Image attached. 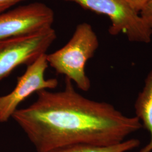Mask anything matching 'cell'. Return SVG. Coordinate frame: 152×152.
Segmentation results:
<instances>
[{
    "label": "cell",
    "mask_w": 152,
    "mask_h": 152,
    "mask_svg": "<svg viewBox=\"0 0 152 152\" xmlns=\"http://www.w3.org/2000/svg\"><path fill=\"white\" fill-rule=\"evenodd\" d=\"M56 38L53 27L0 41V80L16 67L29 65L46 51Z\"/></svg>",
    "instance_id": "4"
},
{
    "label": "cell",
    "mask_w": 152,
    "mask_h": 152,
    "mask_svg": "<svg viewBox=\"0 0 152 152\" xmlns=\"http://www.w3.org/2000/svg\"><path fill=\"white\" fill-rule=\"evenodd\" d=\"M75 2L85 9L105 15L111 22L109 32L123 33L131 42L148 44L152 32L127 0H63Z\"/></svg>",
    "instance_id": "3"
},
{
    "label": "cell",
    "mask_w": 152,
    "mask_h": 152,
    "mask_svg": "<svg viewBox=\"0 0 152 152\" xmlns=\"http://www.w3.org/2000/svg\"><path fill=\"white\" fill-rule=\"evenodd\" d=\"M37 95L33 103L16 110L12 118L37 152L77 144L112 146L142 127L136 116L125 115L111 104L83 96L66 78L63 90H44Z\"/></svg>",
    "instance_id": "1"
},
{
    "label": "cell",
    "mask_w": 152,
    "mask_h": 152,
    "mask_svg": "<svg viewBox=\"0 0 152 152\" xmlns=\"http://www.w3.org/2000/svg\"><path fill=\"white\" fill-rule=\"evenodd\" d=\"M46 55H41L28 65L24 73L18 78L14 89L7 95L0 96V122H7L12 118L19 104L33 93L58 86L56 79H45V73L49 66Z\"/></svg>",
    "instance_id": "5"
},
{
    "label": "cell",
    "mask_w": 152,
    "mask_h": 152,
    "mask_svg": "<svg viewBox=\"0 0 152 152\" xmlns=\"http://www.w3.org/2000/svg\"><path fill=\"white\" fill-rule=\"evenodd\" d=\"M24 0H0V13L6 11L8 9Z\"/></svg>",
    "instance_id": "11"
},
{
    "label": "cell",
    "mask_w": 152,
    "mask_h": 152,
    "mask_svg": "<svg viewBox=\"0 0 152 152\" xmlns=\"http://www.w3.org/2000/svg\"><path fill=\"white\" fill-rule=\"evenodd\" d=\"M131 7L139 14L143 7L147 4L150 0H127Z\"/></svg>",
    "instance_id": "10"
},
{
    "label": "cell",
    "mask_w": 152,
    "mask_h": 152,
    "mask_svg": "<svg viewBox=\"0 0 152 152\" xmlns=\"http://www.w3.org/2000/svg\"><path fill=\"white\" fill-rule=\"evenodd\" d=\"M136 117L151 135L150 141L139 152L152 151V69L147 75L144 86L139 93L134 104Z\"/></svg>",
    "instance_id": "7"
},
{
    "label": "cell",
    "mask_w": 152,
    "mask_h": 152,
    "mask_svg": "<svg viewBox=\"0 0 152 152\" xmlns=\"http://www.w3.org/2000/svg\"><path fill=\"white\" fill-rule=\"evenodd\" d=\"M54 12L43 3L34 2L0 13V41L38 32L52 27Z\"/></svg>",
    "instance_id": "6"
},
{
    "label": "cell",
    "mask_w": 152,
    "mask_h": 152,
    "mask_svg": "<svg viewBox=\"0 0 152 152\" xmlns=\"http://www.w3.org/2000/svg\"><path fill=\"white\" fill-rule=\"evenodd\" d=\"M139 15L152 32V0H150L143 7L139 12Z\"/></svg>",
    "instance_id": "9"
},
{
    "label": "cell",
    "mask_w": 152,
    "mask_h": 152,
    "mask_svg": "<svg viewBox=\"0 0 152 152\" xmlns=\"http://www.w3.org/2000/svg\"><path fill=\"white\" fill-rule=\"evenodd\" d=\"M140 141L137 139L126 140L117 145L108 147L77 144L63 147L51 152H127L139 147Z\"/></svg>",
    "instance_id": "8"
},
{
    "label": "cell",
    "mask_w": 152,
    "mask_h": 152,
    "mask_svg": "<svg viewBox=\"0 0 152 152\" xmlns=\"http://www.w3.org/2000/svg\"><path fill=\"white\" fill-rule=\"evenodd\" d=\"M99 45L98 36L87 23L78 25L72 37L61 49L47 54V61L58 74L76 83L83 91L91 87L85 72L87 61L94 56Z\"/></svg>",
    "instance_id": "2"
}]
</instances>
